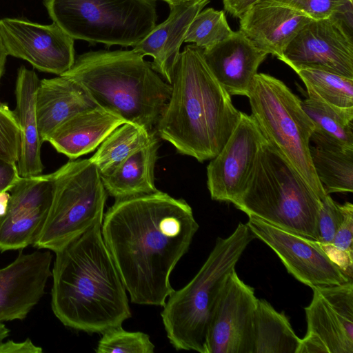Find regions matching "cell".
<instances>
[{"label": "cell", "instance_id": "cell-20", "mask_svg": "<svg viewBox=\"0 0 353 353\" xmlns=\"http://www.w3.org/2000/svg\"><path fill=\"white\" fill-rule=\"evenodd\" d=\"M211 0H188L170 6L168 18L156 26L132 50L143 57L153 58L151 65L165 81L172 84L180 48L188 30L197 14Z\"/></svg>", "mask_w": 353, "mask_h": 353}, {"label": "cell", "instance_id": "cell-27", "mask_svg": "<svg viewBox=\"0 0 353 353\" xmlns=\"http://www.w3.org/2000/svg\"><path fill=\"white\" fill-rule=\"evenodd\" d=\"M157 134L143 127L126 122L117 127L100 144L90 160L101 175L111 173L130 155L145 146Z\"/></svg>", "mask_w": 353, "mask_h": 353}, {"label": "cell", "instance_id": "cell-30", "mask_svg": "<svg viewBox=\"0 0 353 353\" xmlns=\"http://www.w3.org/2000/svg\"><path fill=\"white\" fill-rule=\"evenodd\" d=\"M232 32L224 12L208 8L203 9L194 17L184 42L193 43L202 49H206L227 39Z\"/></svg>", "mask_w": 353, "mask_h": 353}, {"label": "cell", "instance_id": "cell-17", "mask_svg": "<svg viewBox=\"0 0 353 353\" xmlns=\"http://www.w3.org/2000/svg\"><path fill=\"white\" fill-rule=\"evenodd\" d=\"M52 254L36 250L0 269V322L23 320L45 293Z\"/></svg>", "mask_w": 353, "mask_h": 353}, {"label": "cell", "instance_id": "cell-24", "mask_svg": "<svg viewBox=\"0 0 353 353\" xmlns=\"http://www.w3.org/2000/svg\"><path fill=\"white\" fill-rule=\"evenodd\" d=\"M157 135L111 173L101 175L103 184L109 195L115 199H121L158 190L154 185V167L159 147Z\"/></svg>", "mask_w": 353, "mask_h": 353}, {"label": "cell", "instance_id": "cell-34", "mask_svg": "<svg viewBox=\"0 0 353 353\" xmlns=\"http://www.w3.org/2000/svg\"><path fill=\"white\" fill-rule=\"evenodd\" d=\"M321 201L317 219V241L321 245H327L332 242L341 226L344 212L343 205L335 202L329 194Z\"/></svg>", "mask_w": 353, "mask_h": 353}, {"label": "cell", "instance_id": "cell-40", "mask_svg": "<svg viewBox=\"0 0 353 353\" xmlns=\"http://www.w3.org/2000/svg\"><path fill=\"white\" fill-rule=\"evenodd\" d=\"M8 53L0 32V81L3 75Z\"/></svg>", "mask_w": 353, "mask_h": 353}, {"label": "cell", "instance_id": "cell-36", "mask_svg": "<svg viewBox=\"0 0 353 353\" xmlns=\"http://www.w3.org/2000/svg\"><path fill=\"white\" fill-rule=\"evenodd\" d=\"M20 179L17 163L0 160V192L10 191Z\"/></svg>", "mask_w": 353, "mask_h": 353}, {"label": "cell", "instance_id": "cell-25", "mask_svg": "<svg viewBox=\"0 0 353 353\" xmlns=\"http://www.w3.org/2000/svg\"><path fill=\"white\" fill-rule=\"evenodd\" d=\"M301 106L312 121L310 141L319 147L353 148V108L335 107L307 97Z\"/></svg>", "mask_w": 353, "mask_h": 353}, {"label": "cell", "instance_id": "cell-2", "mask_svg": "<svg viewBox=\"0 0 353 353\" xmlns=\"http://www.w3.org/2000/svg\"><path fill=\"white\" fill-rule=\"evenodd\" d=\"M55 255L51 308L63 325L103 334L132 316L126 289L103 241L101 225Z\"/></svg>", "mask_w": 353, "mask_h": 353}, {"label": "cell", "instance_id": "cell-16", "mask_svg": "<svg viewBox=\"0 0 353 353\" xmlns=\"http://www.w3.org/2000/svg\"><path fill=\"white\" fill-rule=\"evenodd\" d=\"M0 214V252L32 245L47 218L52 198L51 174L21 177Z\"/></svg>", "mask_w": 353, "mask_h": 353}, {"label": "cell", "instance_id": "cell-13", "mask_svg": "<svg viewBox=\"0 0 353 353\" xmlns=\"http://www.w3.org/2000/svg\"><path fill=\"white\" fill-rule=\"evenodd\" d=\"M254 289L234 270L214 307L205 343V353H252Z\"/></svg>", "mask_w": 353, "mask_h": 353}, {"label": "cell", "instance_id": "cell-4", "mask_svg": "<svg viewBox=\"0 0 353 353\" xmlns=\"http://www.w3.org/2000/svg\"><path fill=\"white\" fill-rule=\"evenodd\" d=\"M61 75L79 83L100 108L148 131L172 92V85L133 50L83 53Z\"/></svg>", "mask_w": 353, "mask_h": 353}, {"label": "cell", "instance_id": "cell-23", "mask_svg": "<svg viewBox=\"0 0 353 353\" xmlns=\"http://www.w3.org/2000/svg\"><path fill=\"white\" fill-rule=\"evenodd\" d=\"M36 72L21 65L15 84L16 114L21 137V149L17 163L21 177L42 174L44 166L41 159L42 142L40 139L36 99L39 85Z\"/></svg>", "mask_w": 353, "mask_h": 353}, {"label": "cell", "instance_id": "cell-5", "mask_svg": "<svg viewBox=\"0 0 353 353\" xmlns=\"http://www.w3.org/2000/svg\"><path fill=\"white\" fill-rule=\"evenodd\" d=\"M254 238L248 226L242 223L228 237H218L192 279L168 297L161 316L167 337L176 350L205 353L208 328L216 301Z\"/></svg>", "mask_w": 353, "mask_h": 353}, {"label": "cell", "instance_id": "cell-11", "mask_svg": "<svg viewBox=\"0 0 353 353\" xmlns=\"http://www.w3.org/2000/svg\"><path fill=\"white\" fill-rule=\"evenodd\" d=\"M246 225L255 238L268 245L296 279L310 287L344 283L349 277L325 252L320 243L250 216Z\"/></svg>", "mask_w": 353, "mask_h": 353}, {"label": "cell", "instance_id": "cell-9", "mask_svg": "<svg viewBox=\"0 0 353 353\" xmlns=\"http://www.w3.org/2000/svg\"><path fill=\"white\" fill-rule=\"evenodd\" d=\"M57 25L74 39L134 47L157 25L155 0H45Z\"/></svg>", "mask_w": 353, "mask_h": 353}, {"label": "cell", "instance_id": "cell-14", "mask_svg": "<svg viewBox=\"0 0 353 353\" xmlns=\"http://www.w3.org/2000/svg\"><path fill=\"white\" fill-rule=\"evenodd\" d=\"M265 141L253 117L241 112L227 142L207 166V186L212 200L233 203L239 198Z\"/></svg>", "mask_w": 353, "mask_h": 353}, {"label": "cell", "instance_id": "cell-18", "mask_svg": "<svg viewBox=\"0 0 353 353\" xmlns=\"http://www.w3.org/2000/svg\"><path fill=\"white\" fill-rule=\"evenodd\" d=\"M206 64L219 84L230 95L247 97L253 79L267 54L258 49L241 31L203 49Z\"/></svg>", "mask_w": 353, "mask_h": 353}, {"label": "cell", "instance_id": "cell-15", "mask_svg": "<svg viewBox=\"0 0 353 353\" xmlns=\"http://www.w3.org/2000/svg\"><path fill=\"white\" fill-rule=\"evenodd\" d=\"M0 32L8 55L26 60L40 71L61 75L74 63V39L54 22L41 25L3 18Z\"/></svg>", "mask_w": 353, "mask_h": 353}, {"label": "cell", "instance_id": "cell-37", "mask_svg": "<svg viewBox=\"0 0 353 353\" xmlns=\"http://www.w3.org/2000/svg\"><path fill=\"white\" fill-rule=\"evenodd\" d=\"M41 347L34 345L30 339L22 342L7 341L0 342V353H41Z\"/></svg>", "mask_w": 353, "mask_h": 353}, {"label": "cell", "instance_id": "cell-44", "mask_svg": "<svg viewBox=\"0 0 353 353\" xmlns=\"http://www.w3.org/2000/svg\"><path fill=\"white\" fill-rule=\"evenodd\" d=\"M350 1L352 2L353 0H350Z\"/></svg>", "mask_w": 353, "mask_h": 353}, {"label": "cell", "instance_id": "cell-12", "mask_svg": "<svg viewBox=\"0 0 353 353\" xmlns=\"http://www.w3.org/2000/svg\"><path fill=\"white\" fill-rule=\"evenodd\" d=\"M294 71L313 68L353 79V35L333 15L305 24L279 59Z\"/></svg>", "mask_w": 353, "mask_h": 353}, {"label": "cell", "instance_id": "cell-31", "mask_svg": "<svg viewBox=\"0 0 353 353\" xmlns=\"http://www.w3.org/2000/svg\"><path fill=\"white\" fill-rule=\"evenodd\" d=\"M343 205L344 219L332 242L321 245L328 257L349 277L353 275V205Z\"/></svg>", "mask_w": 353, "mask_h": 353}, {"label": "cell", "instance_id": "cell-8", "mask_svg": "<svg viewBox=\"0 0 353 353\" xmlns=\"http://www.w3.org/2000/svg\"><path fill=\"white\" fill-rule=\"evenodd\" d=\"M50 174L52 202L32 245L55 253L102 224L108 193L98 168L90 159L70 160Z\"/></svg>", "mask_w": 353, "mask_h": 353}, {"label": "cell", "instance_id": "cell-1", "mask_svg": "<svg viewBox=\"0 0 353 353\" xmlns=\"http://www.w3.org/2000/svg\"><path fill=\"white\" fill-rule=\"evenodd\" d=\"M198 229L186 201L165 192L115 199L101 233L132 303L165 305L170 274Z\"/></svg>", "mask_w": 353, "mask_h": 353}, {"label": "cell", "instance_id": "cell-32", "mask_svg": "<svg viewBox=\"0 0 353 353\" xmlns=\"http://www.w3.org/2000/svg\"><path fill=\"white\" fill-rule=\"evenodd\" d=\"M154 347L148 334L127 331L119 326L102 334L95 351L97 353H153Z\"/></svg>", "mask_w": 353, "mask_h": 353}, {"label": "cell", "instance_id": "cell-33", "mask_svg": "<svg viewBox=\"0 0 353 353\" xmlns=\"http://www.w3.org/2000/svg\"><path fill=\"white\" fill-rule=\"evenodd\" d=\"M20 149V128L14 110L0 101V160L17 163Z\"/></svg>", "mask_w": 353, "mask_h": 353}, {"label": "cell", "instance_id": "cell-3", "mask_svg": "<svg viewBox=\"0 0 353 353\" xmlns=\"http://www.w3.org/2000/svg\"><path fill=\"white\" fill-rule=\"evenodd\" d=\"M203 50L189 44L181 52L170 97L155 126L178 153L201 163L219 153L241 112L209 69Z\"/></svg>", "mask_w": 353, "mask_h": 353}, {"label": "cell", "instance_id": "cell-7", "mask_svg": "<svg viewBox=\"0 0 353 353\" xmlns=\"http://www.w3.org/2000/svg\"><path fill=\"white\" fill-rule=\"evenodd\" d=\"M247 97L251 115L268 142L323 199L327 194L316 175L310 152L314 125L300 98L282 81L264 73L255 75Z\"/></svg>", "mask_w": 353, "mask_h": 353}, {"label": "cell", "instance_id": "cell-26", "mask_svg": "<svg viewBox=\"0 0 353 353\" xmlns=\"http://www.w3.org/2000/svg\"><path fill=\"white\" fill-rule=\"evenodd\" d=\"M301 339L288 318L265 299H257L252 353H296Z\"/></svg>", "mask_w": 353, "mask_h": 353}, {"label": "cell", "instance_id": "cell-43", "mask_svg": "<svg viewBox=\"0 0 353 353\" xmlns=\"http://www.w3.org/2000/svg\"><path fill=\"white\" fill-rule=\"evenodd\" d=\"M161 1H165L170 7L172 6H174V5L183 3V2L188 1V0H161Z\"/></svg>", "mask_w": 353, "mask_h": 353}, {"label": "cell", "instance_id": "cell-29", "mask_svg": "<svg viewBox=\"0 0 353 353\" xmlns=\"http://www.w3.org/2000/svg\"><path fill=\"white\" fill-rule=\"evenodd\" d=\"M295 72L304 83L308 97L335 107L353 108V79L313 68Z\"/></svg>", "mask_w": 353, "mask_h": 353}, {"label": "cell", "instance_id": "cell-10", "mask_svg": "<svg viewBox=\"0 0 353 353\" xmlns=\"http://www.w3.org/2000/svg\"><path fill=\"white\" fill-rule=\"evenodd\" d=\"M307 332L296 353H353V282L312 288Z\"/></svg>", "mask_w": 353, "mask_h": 353}, {"label": "cell", "instance_id": "cell-38", "mask_svg": "<svg viewBox=\"0 0 353 353\" xmlns=\"http://www.w3.org/2000/svg\"><path fill=\"white\" fill-rule=\"evenodd\" d=\"M332 15L341 22L350 32H353V4L352 1L343 0Z\"/></svg>", "mask_w": 353, "mask_h": 353}, {"label": "cell", "instance_id": "cell-41", "mask_svg": "<svg viewBox=\"0 0 353 353\" xmlns=\"http://www.w3.org/2000/svg\"><path fill=\"white\" fill-rule=\"evenodd\" d=\"M10 194L6 192H0V214L6 211Z\"/></svg>", "mask_w": 353, "mask_h": 353}, {"label": "cell", "instance_id": "cell-42", "mask_svg": "<svg viewBox=\"0 0 353 353\" xmlns=\"http://www.w3.org/2000/svg\"><path fill=\"white\" fill-rule=\"evenodd\" d=\"M9 333L10 330L2 322H0V342L3 341Z\"/></svg>", "mask_w": 353, "mask_h": 353}, {"label": "cell", "instance_id": "cell-39", "mask_svg": "<svg viewBox=\"0 0 353 353\" xmlns=\"http://www.w3.org/2000/svg\"><path fill=\"white\" fill-rule=\"evenodd\" d=\"M260 0H222L225 10L234 17L241 16Z\"/></svg>", "mask_w": 353, "mask_h": 353}, {"label": "cell", "instance_id": "cell-35", "mask_svg": "<svg viewBox=\"0 0 353 353\" xmlns=\"http://www.w3.org/2000/svg\"><path fill=\"white\" fill-rule=\"evenodd\" d=\"M300 12L312 19L332 16L343 0H268Z\"/></svg>", "mask_w": 353, "mask_h": 353}, {"label": "cell", "instance_id": "cell-28", "mask_svg": "<svg viewBox=\"0 0 353 353\" xmlns=\"http://www.w3.org/2000/svg\"><path fill=\"white\" fill-rule=\"evenodd\" d=\"M316 175L327 194L353 191V148H310Z\"/></svg>", "mask_w": 353, "mask_h": 353}, {"label": "cell", "instance_id": "cell-22", "mask_svg": "<svg viewBox=\"0 0 353 353\" xmlns=\"http://www.w3.org/2000/svg\"><path fill=\"white\" fill-rule=\"evenodd\" d=\"M126 121L99 106L79 112L61 124L47 139L70 160L94 151Z\"/></svg>", "mask_w": 353, "mask_h": 353}, {"label": "cell", "instance_id": "cell-21", "mask_svg": "<svg viewBox=\"0 0 353 353\" xmlns=\"http://www.w3.org/2000/svg\"><path fill=\"white\" fill-rule=\"evenodd\" d=\"M97 106L79 83L66 76L40 80L36 112L41 142L72 117Z\"/></svg>", "mask_w": 353, "mask_h": 353}, {"label": "cell", "instance_id": "cell-6", "mask_svg": "<svg viewBox=\"0 0 353 353\" xmlns=\"http://www.w3.org/2000/svg\"><path fill=\"white\" fill-rule=\"evenodd\" d=\"M233 204L248 216L318 241L320 199L268 141L261 145L244 190Z\"/></svg>", "mask_w": 353, "mask_h": 353}, {"label": "cell", "instance_id": "cell-19", "mask_svg": "<svg viewBox=\"0 0 353 353\" xmlns=\"http://www.w3.org/2000/svg\"><path fill=\"white\" fill-rule=\"evenodd\" d=\"M241 30L260 50L279 59L285 48L312 20L295 10L260 0L239 18Z\"/></svg>", "mask_w": 353, "mask_h": 353}]
</instances>
